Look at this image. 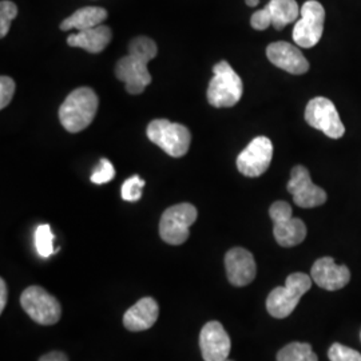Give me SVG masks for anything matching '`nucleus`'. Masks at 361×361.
<instances>
[{
    "mask_svg": "<svg viewBox=\"0 0 361 361\" xmlns=\"http://www.w3.org/2000/svg\"><path fill=\"white\" fill-rule=\"evenodd\" d=\"M157 54L158 47L153 39L138 37L130 42L129 55L118 61L116 77L125 83L126 91L131 95L141 94L152 83L147 63Z\"/></svg>",
    "mask_w": 361,
    "mask_h": 361,
    "instance_id": "obj_1",
    "label": "nucleus"
},
{
    "mask_svg": "<svg viewBox=\"0 0 361 361\" xmlns=\"http://www.w3.org/2000/svg\"><path fill=\"white\" fill-rule=\"evenodd\" d=\"M98 97L90 87L71 91L59 109V119L68 133H79L94 121L98 110Z\"/></svg>",
    "mask_w": 361,
    "mask_h": 361,
    "instance_id": "obj_2",
    "label": "nucleus"
},
{
    "mask_svg": "<svg viewBox=\"0 0 361 361\" xmlns=\"http://www.w3.org/2000/svg\"><path fill=\"white\" fill-rule=\"evenodd\" d=\"M213 78L207 87V101L213 107H233L240 102L244 92L243 79L232 66L222 61L213 67Z\"/></svg>",
    "mask_w": 361,
    "mask_h": 361,
    "instance_id": "obj_3",
    "label": "nucleus"
},
{
    "mask_svg": "<svg viewBox=\"0 0 361 361\" xmlns=\"http://www.w3.org/2000/svg\"><path fill=\"white\" fill-rule=\"evenodd\" d=\"M312 286V277L297 271L288 276L285 286L274 288L267 298V310L274 319H285L296 310L301 297Z\"/></svg>",
    "mask_w": 361,
    "mask_h": 361,
    "instance_id": "obj_4",
    "label": "nucleus"
},
{
    "mask_svg": "<svg viewBox=\"0 0 361 361\" xmlns=\"http://www.w3.org/2000/svg\"><path fill=\"white\" fill-rule=\"evenodd\" d=\"M147 138L173 158H180L189 152L192 134L180 123L168 119H154L146 130Z\"/></svg>",
    "mask_w": 361,
    "mask_h": 361,
    "instance_id": "obj_5",
    "label": "nucleus"
},
{
    "mask_svg": "<svg viewBox=\"0 0 361 361\" xmlns=\"http://www.w3.org/2000/svg\"><path fill=\"white\" fill-rule=\"evenodd\" d=\"M198 217L192 204L183 202L166 209L159 221V235L169 245H182L190 235V226Z\"/></svg>",
    "mask_w": 361,
    "mask_h": 361,
    "instance_id": "obj_6",
    "label": "nucleus"
},
{
    "mask_svg": "<svg viewBox=\"0 0 361 361\" xmlns=\"http://www.w3.org/2000/svg\"><path fill=\"white\" fill-rule=\"evenodd\" d=\"M20 305L27 314L40 325H54L59 322L62 314L59 301L38 285L25 289L20 296Z\"/></svg>",
    "mask_w": 361,
    "mask_h": 361,
    "instance_id": "obj_7",
    "label": "nucleus"
},
{
    "mask_svg": "<svg viewBox=\"0 0 361 361\" xmlns=\"http://www.w3.org/2000/svg\"><path fill=\"white\" fill-rule=\"evenodd\" d=\"M274 224L273 234L277 244L284 247L300 245L307 237V226L302 219L292 216V207L285 201H277L269 209Z\"/></svg>",
    "mask_w": 361,
    "mask_h": 361,
    "instance_id": "obj_8",
    "label": "nucleus"
},
{
    "mask_svg": "<svg viewBox=\"0 0 361 361\" xmlns=\"http://www.w3.org/2000/svg\"><path fill=\"white\" fill-rule=\"evenodd\" d=\"M325 10L317 0L302 4L300 19L293 27V40L298 47L312 49L323 37Z\"/></svg>",
    "mask_w": 361,
    "mask_h": 361,
    "instance_id": "obj_9",
    "label": "nucleus"
},
{
    "mask_svg": "<svg viewBox=\"0 0 361 361\" xmlns=\"http://www.w3.org/2000/svg\"><path fill=\"white\" fill-rule=\"evenodd\" d=\"M305 121L313 129L323 131L326 137L332 140L341 138L345 133V128L335 104L324 97L310 99L305 109Z\"/></svg>",
    "mask_w": 361,
    "mask_h": 361,
    "instance_id": "obj_10",
    "label": "nucleus"
},
{
    "mask_svg": "<svg viewBox=\"0 0 361 361\" xmlns=\"http://www.w3.org/2000/svg\"><path fill=\"white\" fill-rule=\"evenodd\" d=\"M273 143L267 137H256L237 157V169L250 178L262 176L271 166Z\"/></svg>",
    "mask_w": 361,
    "mask_h": 361,
    "instance_id": "obj_11",
    "label": "nucleus"
},
{
    "mask_svg": "<svg viewBox=\"0 0 361 361\" xmlns=\"http://www.w3.org/2000/svg\"><path fill=\"white\" fill-rule=\"evenodd\" d=\"M286 189L293 195V201L297 207L304 209L322 207L328 198L325 190L310 180V170L301 165L292 169Z\"/></svg>",
    "mask_w": 361,
    "mask_h": 361,
    "instance_id": "obj_12",
    "label": "nucleus"
},
{
    "mask_svg": "<svg viewBox=\"0 0 361 361\" xmlns=\"http://www.w3.org/2000/svg\"><path fill=\"white\" fill-rule=\"evenodd\" d=\"M200 348L204 361L228 360L232 341L222 324L209 322L204 325L200 335Z\"/></svg>",
    "mask_w": 361,
    "mask_h": 361,
    "instance_id": "obj_13",
    "label": "nucleus"
},
{
    "mask_svg": "<svg viewBox=\"0 0 361 361\" xmlns=\"http://www.w3.org/2000/svg\"><path fill=\"white\" fill-rule=\"evenodd\" d=\"M225 269L231 284L246 286L256 279V261L244 247H233L225 256Z\"/></svg>",
    "mask_w": 361,
    "mask_h": 361,
    "instance_id": "obj_14",
    "label": "nucleus"
},
{
    "mask_svg": "<svg viewBox=\"0 0 361 361\" xmlns=\"http://www.w3.org/2000/svg\"><path fill=\"white\" fill-rule=\"evenodd\" d=\"M267 56L273 65L293 75L305 74L310 63L296 46L288 42H274L268 46Z\"/></svg>",
    "mask_w": 361,
    "mask_h": 361,
    "instance_id": "obj_15",
    "label": "nucleus"
},
{
    "mask_svg": "<svg viewBox=\"0 0 361 361\" xmlns=\"http://www.w3.org/2000/svg\"><path fill=\"white\" fill-rule=\"evenodd\" d=\"M312 280L325 290L343 289L350 281V271L345 265H337L332 257L319 258L310 271Z\"/></svg>",
    "mask_w": 361,
    "mask_h": 361,
    "instance_id": "obj_16",
    "label": "nucleus"
},
{
    "mask_svg": "<svg viewBox=\"0 0 361 361\" xmlns=\"http://www.w3.org/2000/svg\"><path fill=\"white\" fill-rule=\"evenodd\" d=\"M159 308L154 298L143 297L123 314V325L131 332L150 329L158 320Z\"/></svg>",
    "mask_w": 361,
    "mask_h": 361,
    "instance_id": "obj_17",
    "label": "nucleus"
},
{
    "mask_svg": "<svg viewBox=\"0 0 361 361\" xmlns=\"http://www.w3.org/2000/svg\"><path fill=\"white\" fill-rule=\"evenodd\" d=\"M111 38L113 32L110 27L101 25L85 31H79L78 34H71L67 38V44L71 47H80L91 54H99L107 47Z\"/></svg>",
    "mask_w": 361,
    "mask_h": 361,
    "instance_id": "obj_18",
    "label": "nucleus"
},
{
    "mask_svg": "<svg viewBox=\"0 0 361 361\" xmlns=\"http://www.w3.org/2000/svg\"><path fill=\"white\" fill-rule=\"evenodd\" d=\"M107 19V11L102 7H83L78 11L66 18L61 23L62 31H70V30H78L85 31L89 28L101 26L104 20Z\"/></svg>",
    "mask_w": 361,
    "mask_h": 361,
    "instance_id": "obj_19",
    "label": "nucleus"
},
{
    "mask_svg": "<svg viewBox=\"0 0 361 361\" xmlns=\"http://www.w3.org/2000/svg\"><path fill=\"white\" fill-rule=\"evenodd\" d=\"M267 7L271 11V26L279 31L296 22L301 13L296 0H271Z\"/></svg>",
    "mask_w": 361,
    "mask_h": 361,
    "instance_id": "obj_20",
    "label": "nucleus"
},
{
    "mask_svg": "<svg viewBox=\"0 0 361 361\" xmlns=\"http://www.w3.org/2000/svg\"><path fill=\"white\" fill-rule=\"evenodd\" d=\"M277 361H319V359L310 344L290 343L279 350Z\"/></svg>",
    "mask_w": 361,
    "mask_h": 361,
    "instance_id": "obj_21",
    "label": "nucleus"
},
{
    "mask_svg": "<svg viewBox=\"0 0 361 361\" xmlns=\"http://www.w3.org/2000/svg\"><path fill=\"white\" fill-rule=\"evenodd\" d=\"M54 238L55 235L51 232L50 225H39L35 231V247L40 257H50L56 252V249L54 247Z\"/></svg>",
    "mask_w": 361,
    "mask_h": 361,
    "instance_id": "obj_22",
    "label": "nucleus"
},
{
    "mask_svg": "<svg viewBox=\"0 0 361 361\" xmlns=\"http://www.w3.org/2000/svg\"><path fill=\"white\" fill-rule=\"evenodd\" d=\"M143 188H145V180L140 176H131L122 185V189H121L122 198L128 202H137L142 197Z\"/></svg>",
    "mask_w": 361,
    "mask_h": 361,
    "instance_id": "obj_23",
    "label": "nucleus"
},
{
    "mask_svg": "<svg viewBox=\"0 0 361 361\" xmlns=\"http://www.w3.org/2000/svg\"><path fill=\"white\" fill-rule=\"evenodd\" d=\"M18 15L16 4L10 0H3L0 3V37L4 38L11 27V22Z\"/></svg>",
    "mask_w": 361,
    "mask_h": 361,
    "instance_id": "obj_24",
    "label": "nucleus"
},
{
    "mask_svg": "<svg viewBox=\"0 0 361 361\" xmlns=\"http://www.w3.org/2000/svg\"><path fill=\"white\" fill-rule=\"evenodd\" d=\"M114 177H116V169L113 166V164L109 159L102 158L99 161V165L94 169L90 180L95 185H104L110 182Z\"/></svg>",
    "mask_w": 361,
    "mask_h": 361,
    "instance_id": "obj_25",
    "label": "nucleus"
},
{
    "mask_svg": "<svg viewBox=\"0 0 361 361\" xmlns=\"http://www.w3.org/2000/svg\"><path fill=\"white\" fill-rule=\"evenodd\" d=\"M328 357L331 361H361V353L343 344L335 343L328 350Z\"/></svg>",
    "mask_w": 361,
    "mask_h": 361,
    "instance_id": "obj_26",
    "label": "nucleus"
},
{
    "mask_svg": "<svg viewBox=\"0 0 361 361\" xmlns=\"http://www.w3.org/2000/svg\"><path fill=\"white\" fill-rule=\"evenodd\" d=\"M15 94V82L10 77L0 78V109H6Z\"/></svg>",
    "mask_w": 361,
    "mask_h": 361,
    "instance_id": "obj_27",
    "label": "nucleus"
},
{
    "mask_svg": "<svg viewBox=\"0 0 361 361\" xmlns=\"http://www.w3.org/2000/svg\"><path fill=\"white\" fill-rule=\"evenodd\" d=\"M250 25L257 30V31H264L268 27L271 26V15L268 7H264L262 10H258L252 15L250 18Z\"/></svg>",
    "mask_w": 361,
    "mask_h": 361,
    "instance_id": "obj_28",
    "label": "nucleus"
},
{
    "mask_svg": "<svg viewBox=\"0 0 361 361\" xmlns=\"http://www.w3.org/2000/svg\"><path fill=\"white\" fill-rule=\"evenodd\" d=\"M38 361H68V357L61 350H52V352L43 355Z\"/></svg>",
    "mask_w": 361,
    "mask_h": 361,
    "instance_id": "obj_29",
    "label": "nucleus"
},
{
    "mask_svg": "<svg viewBox=\"0 0 361 361\" xmlns=\"http://www.w3.org/2000/svg\"><path fill=\"white\" fill-rule=\"evenodd\" d=\"M7 296H8V292H7V284H6V281L1 279V280H0V313H3V310L6 308V304H7Z\"/></svg>",
    "mask_w": 361,
    "mask_h": 361,
    "instance_id": "obj_30",
    "label": "nucleus"
},
{
    "mask_svg": "<svg viewBox=\"0 0 361 361\" xmlns=\"http://www.w3.org/2000/svg\"><path fill=\"white\" fill-rule=\"evenodd\" d=\"M246 6H249V7H256L258 3H259V0H245Z\"/></svg>",
    "mask_w": 361,
    "mask_h": 361,
    "instance_id": "obj_31",
    "label": "nucleus"
},
{
    "mask_svg": "<svg viewBox=\"0 0 361 361\" xmlns=\"http://www.w3.org/2000/svg\"><path fill=\"white\" fill-rule=\"evenodd\" d=\"M226 361H233V360H229V359H228V360H226Z\"/></svg>",
    "mask_w": 361,
    "mask_h": 361,
    "instance_id": "obj_32",
    "label": "nucleus"
},
{
    "mask_svg": "<svg viewBox=\"0 0 361 361\" xmlns=\"http://www.w3.org/2000/svg\"><path fill=\"white\" fill-rule=\"evenodd\" d=\"M360 337H361V335H360Z\"/></svg>",
    "mask_w": 361,
    "mask_h": 361,
    "instance_id": "obj_33",
    "label": "nucleus"
}]
</instances>
